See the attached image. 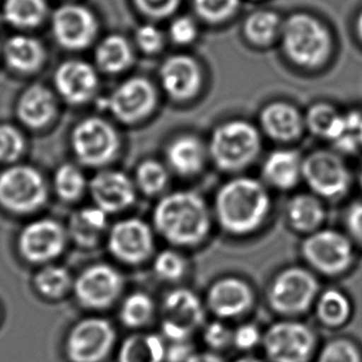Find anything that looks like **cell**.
Instances as JSON below:
<instances>
[{
    "instance_id": "obj_1",
    "label": "cell",
    "mask_w": 362,
    "mask_h": 362,
    "mask_svg": "<svg viewBox=\"0 0 362 362\" xmlns=\"http://www.w3.org/2000/svg\"><path fill=\"white\" fill-rule=\"evenodd\" d=\"M153 226L171 244L192 246L206 239L211 229V214L206 201L196 192L177 191L157 203Z\"/></svg>"
},
{
    "instance_id": "obj_2",
    "label": "cell",
    "mask_w": 362,
    "mask_h": 362,
    "mask_svg": "<svg viewBox=\"0 0 362 362\" xmlns=\"http://www.w3.org/2000/svg\"><path fill=\"white\" fill-rule=\"evenodd\" d=\"M269 206L264 185L249 177L231 180L216 193V218L223 229L235 235L256 230L269 216Z\"/></svg>"
},
{
    "instance_id": "obj_3",
    "label": "cell",
    "mask_w": 362,
    "mask_h": 362,
    "mask_svg": "<svg viewBox=\"0 0 362 362\" xmlns=\"http://www.w3.org/2000/svg\"><path fill=\"white\" fill-rule=\"evenodd\" d=\"M287 59L304 69H317L333 51V35L322 20L308 13H296L284 20L281 30Z\"/></svg>"
},
{
    "instance_id": "obj_4",
    "label": "cell",
    "mask_w": 362,
    "mask_h": 362,
    "mask_svg": "<svg viewBox=\"0 0 362 362\" xmlns=\"http://www.w3.org/2000/svg\"><path fill=\"white\" fill-rule=\"evenodd\" d=\"M261 148L257 129L244 120L221 124L213 132L209 153L223 171H241L255 161Z\"/></svg>"
},
{
    "instance_id": "obj_5",
    "label": "cell",
    "mask_w": 362,
    "mask_h": 362,
    "mask_svg": "<svg viewBox=\"0 0 362 362\" xmlns=\"http://www.w3.org/2000/svg\"><path fill=\"white\" fill-rule=\"evenodd\" d=\"M71 145L81 163L100 167L113 161L118 155L120 139L112 124L104 119L92 117L74 127Z\"/></svg>"
},
{
    "instance_id": "obj_6",
    "label": "cell",
    "mask_w": 362,
    "mask_h": 362,
    "mask_svg": "<svg viewBox=\"0 0 362 362\" xmlns=\"http://www.w3.org/2000/svg\"><path fill=\"white\" fill-rule=\"evenodd\" d=\"M46 199V182L33 167H10L0 173V204L5 209L28 214L44 206Z\"/></svg>"
},
{
    "instance_id": "obj_7",
    "label": "cell",
    "mask_w": 362,
    "mask_h": 362,
    "mask_svg": "<svg viewBox=\"0 0 362 362\" xmlns=\"http://www.w3.org/2000/svg\"><path fill=\"white\" fill-rule=\"evenodd\" d=\"M271 362H309L315 353V335L305 324L284 320L271 325L262 338Z\"/></svg>"
},
{
    "instance_id": "obj_8",
    "label": "cell",
    "mask_w": 362,
    "mask_h": 362,
    "mask_svg": "<svg viewBox=\"0 0 362 362\" xmlns=\"http://www.w3.org/2000/svg\"><path fill=\"white\" fill-rule=\"evenodd\" d=\"M204 322L201 299L189 289L178 288L166 296L162 304V333L171 341H187Z\"/></svg>"
},
{
    "instance_id": "obj_9",
    "label": "cell",
    "mask_w": 362,
    "mask_h": 362,
    "mask_svg": "<svg viewBox=\"0 0 362 362\" xmlns=\"http://www.w3.org/2000/svg\"><path fill=\"white\" fill-rule=\"evenodd\" d=\"M318 293V282L307 269L292 267L274 279L269 291L271 307L282 314L303 313Z\"/></svg>"
},
{
    "instance_id": "obj_10",
    "label": "cell",
    "mask_w": 362,
    "mask_h": 362,
    "mask_svg": "<svg viewBox=\"0 0 362 362\" xmlns=\"http://www.w3.org/2000/svg\"><path fill=\"white\" fill-rule=\"evenodd\" d=\"M51 28L59 46L71 51H81L93 44L98 35L99 23L87 6L64 4L54 10Z\"/></svg>"
},
{
    "instance_id": "obj_11",
    "label": "cell",
    "mask_w": 362,
    "mask_h": 362,
    "mask_svg": "<svg viewBox=\"0 0 362 362\" xmlns=\"http://www.w3.org/2000/svg\"><path fill=\"white\" fill-rule=\"evenodd\" d=\"M115 341L113 325L102 318L81 320L71 330L66 350L74 362H100L107 358Z\"/></svg>"
},
{
    "instance_id": "obj_12",
    "label": "cell",
    "mask_w": 362,
    "mask_h": 362,
    "mask_svg": "<svg viewBox=\"0 0 362 362\" xmlns=\"http://www.w3.org/2000/svg\"><path fill=\"white\" fill-rule=\"evenodd\" d=\"M157 93L153 84L142 77L122 82L109 97L110 113L124 124H136L147 118L156 108Z\"/></svg>"
},
{
    "instance_id": "obj_13",
    "label": "cell",
    "mask_w": 362,
    "mask_h": 362,
    "mask_svg": "<svg viewBox=\"0 0 362 362\" xmlns=\"http://www.w3.org/2000/svg\"><path fill=\"white\" fill-rule=\"evenodd\" d=\"M302 176L315 193L337 198L346 193L350 173L343 160L328 151L313 152L303 161Z\"/></svg>"
},
{
    "instance_id": "obj_14",
    "label": "cell",
    "mask_w": 362,
    "mask_h": 362,
    "mask_svg": "<svg viewBox=\"0 0 362 362\" xmlns=\"http://www.w3.org/2000/svg\"><path fill=\"white\" fill-rule=\"evenodd\" d=\"M122 279L117 269L105 264L84 269L74 282L79 303L89 309L108 308L122 292Z\"/></svg>"
},
{
    "instance_id": "obj_15",
    "label": "cell",
    "mask_w": 362,
    "mask_h": 362,
    "mask_svg": "<svg viewBox=\"0 0 362 362\" xmlns=\"http://www.w3.org/2000/svg\"><path fill=\"white\" fill-rule=\"evenodd\" d=\"M303 255L309 264L324 274H335L348 269L353 259L350 241L340 233H314L303 244Z\"/></svg>"
},
{
    "instance_id": "obj_16",
    "label": "cell",
    "mask_w": 362,
    "mask_h": 362,
    "mask_svg": "<svg viewBox=\"0 0 362 362\" xmlns=\"http://www.w3.org/2000/svg\"><path fill=\"white\" fill-rule=\"evenodd\" d=\"M108 247L125 264H141L153 250L151 228L136 218L119 221L109 231Z\"/></svg>"
},
{
    "instance_id": "obj_17",
    "label": "cell",
    "mask_w": 362,
    "mask_h": 362,
    "mask_svg": "<svg viewBox=\"0 0 362 362\" xmlns=\"http://www.w3.org/2000/svg\"><path fill=\"white\" fill-rule=\"evenodd\" d=\"M64 226L52 219H40L25 226L19 238V250L24 259L42 264L56 259L66 245Z\"/></svg>"
},
{
    "instance_id": "obj_18",
    "label": "cell",
    "mask_w": 362,
    "mask_h": 362,
    "mask_svg": "<svg viewBox=\"0 0 362 362\" xmlns=\"http://www.w3.org/2000/svg\"><path fill=\"white\" fill-rule=\"evenodd\" d=\"M54 87L69 104H84L93 98L99 87V78L93 66L81 59H69L54 72Z\"/></svg>"
},
{
    "instance_id": "obj_19",
    "label": "cell",
    "mask_w": 362,
    "mask_h": 362,
    "mask_svg": "<svg viewBox=\"0 0 362 362\" xmlns=\"http://www.w3.org/2000/svg\"><path fill=\"white\" fill-rule=\"evenodd\" d=\"M162 88L177 102L196 97L202 87V71L196 59L187 54H173L160 69Z\"/></svg>"
},
{
    "instance_id": "obj_20",
    "label": "cell",
    "mask_w": 362,
    "mask_h": 362,
    "mask_svg": "<svg viewBox=\"0 0 362 362\" xmlns=\"http://www.w3.org/2000/svg\"><path fill=\"white\" fill-rule=\"evenodd\" d=\"M94 206L108 214L125 211L135 202L134 182L122 171H100L89 183Z\"/></svg>"
},
{
    "instance_id": "obj_21",
    "label": "cell",
    "mask_w": 362,
    "mask_h": 362,
    "mask_svg": "<svg viewBox=\"0 0 362 362\" xmlns=\"http://www.w3.org/2000/svg\"><path fill=\"white\" fill-rule=\"evenodd\" d=\"M252 300L254 294L249 284L235 277L216 281L208 292V307L223 319L240 317L249 310Z\"/></svg>"
},
{
    "instance_id": "obj_22",
    "label": "cell",
    "mask_w": 362,
    "mask_h": 362,
    "mask_svg": "<svg viewBox=\"0 0 362 362\" xmlns=\"http://www.w3.org/2000/svg\"><path fill=\"white\" fill-rule=\"evenodd\" d=\"M261 127L276 141H292L302 134L303 120L298 110L286 102H274L259 115Z\"/></svg>"
},
{
    "instance_id": "obj_23",
    "label": "cell",
    "mask_w": 362,
    "mask_h": 362,
    "mask_svg": "<svg viewBox=\"0 0 362 362\" xmlns=\"http://www.w3.org/2000/svg\"><path fill=\"white\" fill-rule=\"evenodd\" d=\"M56 109V99L51 90L35 84L21 94L18 103V117L26 127L40 129L54 119Z\"/></svg>"
},
{
    "instance_id": "obj_24",
    "label": "cell",
    "mask_w": 362,
    "mask_h": 362,
    "mask_svg": "<svg viewBox=\"0 0 362 362\" xmlns=\"http://www.w3.org/2000/svg\"><path fill=\"white\" fill-rule=\"evenodd\" d=\"M166 158L168 166L180 176H194L206 163V146L198 137L182 135L168 145Z\"/></svg>"
},
{
    "instance_id": "obj_25",
    "label": "cell",
    "mask_w": 362,
    "mask_h": 362,
    "mask_svg": "<svg viewBox=\"0 0 362 362\" xmlns=\"http://www.w3.org/2000/svg\"><path fill=\"white\" fill-rule=\"evenodd\" d=\"M5 62L20 74H34L45 61V49L39 40L28 35H15L3 47Z\"/></svg>"
},
{
    "instance_id": "obj_26",
    "label": "cell",
    "mask_w": 362,
    "mask_h": 362,
    "mask_svg": "<svg viewBox=\"0 0 362 362\" xmlns=\"http://www.w3.org/2000/svg\"><path fill=\"white\" fill-rule=\"evenodd\" d=\"M302 168L303 161L297 152L279 150L266 158L262 175L271 186L279 189H291L302 177Z\"/></svg>"
},
{
    "instance_id": "obj_27",
    "label": "cell",
    "mask_w": 362,
    "mask_h": 362,
    "mask_svg": "<svg viewBox=\"0 0 362 362\" xmlns=\"http://www.w3.org/2000/svg\"><path fill=\"white\" fill-rule=\"evenodd\" d=\"M108 213L97 206L76 211L69 221V235L76 244L93 247L108 230Z\"/></svg>"
},
{
    "instance_id": "obj_28",
    "label": "cell",
    "mask_w": 362,
    "mask_h": 362,
    "mask_svg": "<svg viewBox=\"0 0 362 362\" xmlns=\"http://www.w3.org/2000/svg\"><path fill=\"white\" fill-rule=\"evenodd\" d=\"M94 59L104 74H120L129 69L134 59L132 46L122 35H109L99 42Z\"/></svg>"
},
{
    "instance_id": "obj_29",
    "label": "cell",
    "mask_w": 362,
    "mask_h": 362,
    "mask_svg": "<svg viewBox=\"0 0 362 362\" xmlns=\"http://www.w3.org/2000/svg\"><path fill=\"white\" fill-rule=\"evenodd\" d=\"M166 350V343L160 335L136 334L122 344L119 362H165Z\"/></svg>"
},
{
    "instance_id": "obj_30",
    "label": "cell",
    "mask_w": 362,
    "mask_h": 362,
    "mask_svg": "<svg viewBox=\"0 0 362 362\" xmlns=\"http://www.w3.org/2000/svg\"><path fill=\"white\" fill-rule=\"evenodd\" d=\"M49 8L46 0H5L3 16L19 29H33L42 24Z\"/></svg>"
},
{
    "instance_id": "obj_31",
    "label": "cell",
    "mask_w": 362,
    "mask_h": 362,
    "mask_svg": "<svg viewBox=\"0 0 362 362\" xmlns=\"http://www.w3.org/2000/svg\"><path fill=\"white\" fill-rule=\"evenodd\" d=\"M284 21L272 10H259L245 20L244 34L251 44L267 46L279 37Z\"/></svg>"
},
{
    "instance_id": "obj_32",
    "label": "cell",
    "mask_w": 362,
    "mask_h": 362,
    "mask_svg": "<svg viewBox=\"0 0 362 362\" xmlns=\"http://www.w3.org/2000/svg\"><path fill=\"white\" fill-rule=\"evenodd\" d=\"M287 216L294 229L312 231L323 221L324 209L315 197L298 194L289 201Z\"/></svg>"
},
{
    "instance_id": "obj_33",
    "label": "cell",
    "mask_w": 362,
    "mask_h": 362,
    "mask_svg": "<svg viewBox=\"0 0 362 362\" xmlns=\"http://www.w3.org/2000/svg\"><path fill=\"white\" fill-rule=\"evenodd\" d=\"M317 314L322 323L337 328L348 322L351 314V304L345 294L329 289L319 298Z\"/></svg>"
},
{
    "instance_id": "obj_34",
    "label": "cell",
    "mask_w": 362,
    "mask_h": 362,
    "mask_svg": "<svg viewBox=\"0 0 362 362\" xmlns=\"http://www.w3.org/2000/svg\"><path fill=\"white\" fill-rule=\"evenodd\" d=\"M307 124L315 135L334 141L343 127V115L329 104H315L307 114Z\"/></svg>"
},
{
    "instance_id": "obj_35",
    "label": "cell",
    "mask_w": 362,
    "mask_h": 362,
    "mask_svg": "<svg viewBox=\"0 0 362 362\" xmlns=\"http://www.w3.org/2000/svg\"><path fill=\"white\" fill-rule=\"evenodd\" d=\"M87 181L78 167L64 163L59 167L54 177V191L66 202L77 201L83 194Z\"/></svg>"
},
{
    "instance_id": "obj_36",
    "label": "cell",
    "mask_w": 362,
    "mask_h": 362,
    "mask_svg": "<svg viewBox=\"0 0 362 362\" xmlns=\"http://www.w3.org/2000/svg\"><path fill=\"white\" fill-rule=\"evenodd\" d=\"M153 302L146 293L135 292L127 296L120 308V319L129 328H140L151 319Z\"/></svg>"
},
{
    "instance_id": "obj_37",
    "label": "cell",
    "mask_w": 362,
    "mask_h": 362,
    "mask_svg": "<svg viewBox=\"0 0 362 362\" xmlns=\"http://www.w3.org/2000/svg\"><path fill=\"white\" fill-rule=\"evenodd\" d=\"M135 182L142 193L146 196H155L166 188L168 172L160 162L146 160L137 167Z\"/></svg>"
},
{
    "instance_id": "obj_38",
    "label": "cell",
    "mask_w": 362,
    "mask_h": 362,
    "mask_svg": "<svg viewBox=\"0 0 362 362\" xmlns=\"http://www.w3.org/2000/svg\"><path fill=\"white\" fill-rule=\"evenodd\" d=\"M35 284L49 298H59L69 291L72 279L69 271L61 266H47L36 274Z\"/></svg>"
},
{
    "instance_id": "obj_39",
    "label": "cell",
    "mask_w": 362,
    "mask_h": 362,
    "mask_svg": "<svg viewBox=\"0 0 362 362\" xmlns=\"http://www.w3.org/2000/svg\"><path fill=\"white\" fill-rule=\"evenodd\" d=\"M197 15L211 24L230 19L240 6V0H193Z\"/></svg>"
},
{
    "instance_id": "obj_40",
    "label": "cell",
    "mask_w": 362,
    "mask_h": 362,
    "mask_svg": "<svg viewBox=\"0 0 362 362\" xmlns=\"http://www.w3.org/2000/svg\"><path fill=\"white\" fill-rule=\"evenodd\" d=\"M317 362H362V354L351 340L333 339L320 349Z\"/></svg>"
},
{
    "instance_id": "obj_41",
    "label": "cell",
    "mask_w": 362,
    "mask_h": 362,
    "mask_svg": "<svg viewBox=\"0 0 362 362\" xmlns=\"http://www.w3.org/2000/svg\"><path fill=\"white\" fill-rule=\"evenodd\" d=\"M153 271L162 281H177L186 272V259L176 251L165 250L153 261Z\"/></svg>"
},
{
    "instance_id": "obj_42",
    "label": "cell",
    "mask_w": 362,
    "mask_h": 362,
    "mask_svg": "<svg viewBox=\"0 0 362 362\" xmlns=\"http://www.w3.org/2000/svg\"><path fill=\"white\" fill-rule=\"evenodd\" d=\"M24 137L16 127L0 125V161L14 162L24 151Z\"/></svg>"
},
{
    "instance_id": "obj_43",
    "label": "cell",
    "mask_w": 362,
    "mask_h": 362,
    "mask_svg": "<svg viewBox=\"0 0 362 362\" xmlns=\"http://www.w3.org/2000/svg\"><path fill=\"white\" fill-rule=\"evenodd\" d=\"M137 10L150 19L161 20L176 13L181 0H134Z\"/></svg>"
},
{
    "instance_id": "obj_44",
    "label": "cell",
    "mask_w": 362,
    "mask_h": 362,
    "mask_svg": "<svg viewBox=\"0 0 362 362\" xmlns=\"http://www.w3.org/2000/svg\"><path fill=\"white\" fill-rule=\"evenodd\" d=\"M135 41L142 52L148 54H157L163 49L165 35L156 25L144 24L137 28Z\"/></svg>"
},
{
    "instance_id": "obj_45",
    "label": "cell",
    "mask_w": 362,
    "mask_h": 362,
    "mask_svg": "<svg viewBox=\"0 0 362 362\" xmlns=\"http://www.w3.org/2000/svg\"><path fill=\"white\" fill-rule=\"evenodd\" d=\"M170 37L177 45H189L198 36V28L189 16H178L170 26Z\"/></svg>"
},
{
    "instance_id": "obj_46",
    "label": "cell",
    "mask_w": 362,
    "mask_h": 362,
    "mask_svg": "<svg viewBox=\"0 0 362 362\" xmlns=\"http://www.w3.org/2000/svg\"><path fill=\"white\" fill-rule=\"evenodd\" d=\"M204 343L211 349V351H219L233 344V332L221 322H213L206 325L203 333Z\"/></svg>"
},
{
    "instance_id": "obj_47",
    "label": "cell",
    "mask_w": 362,
    "mask_h": 362,
    "mask_svg": "<svg viewBox=\"0 0 362 362\" xmlns=\"http://www.w3.org/2000/svg\"><path fill=\"white\" fill-rule=\"evenodd\" d=\"M264 335H261L259 328L252 324H244L233 332V345L239 350L247 351L262 343Z\"/></svg>"
},
{
    "instance_id": "obj_48",
    "label": "cell",
    "mask_w": 362,
    "mask_h": 362,
    "mask_svg": "<svg viewBox=\"0 0 362 362\" xmlns=\"http://www.w3.org/2000/svg\"><path fill=\"white\" fill-rule=\"evenodd\" d=\"M194 349L187 341H171V345H167V362H188L194 355Z\"/></svg>"
},
{
    "instance_id": "obj_49",
    "label": "cell",
    "mask_w": 362,
    "mask_h": 362,
    "mask_svg": "<svg viewBox=\"0 0 362 362\" xmlns=\"http://www.w3.org/2000/svg\"><path fill=\"white\" fill-rule=\"evenodd\" d=\"M348 228L356 240L362 244V203L354 204L348 214Z\"/></svg>"
},
{
    "instance_id": "obj_50",
    "label": "cell",
    "mask_w": 362,
    "mask_h": 362,
    "mask_svg": "<svg viewBox=\"0 0 362 362\" xmlns=\"http://www.w3.org/2000/svg\"><path fill=\"white\" fill-rule=\"evenodd\" d=\"M188 362H224V360L216 351H204V353H194Z\"/></svg>"
},
{
    "instance_id": "obj_51",
    "label": "cell",
    "mask_w": 362,
    "mask_h": 362,
    "mask_svg": "<svg viewBox=\"0 0 362 362\" xmlns=\"http://www.w3.org/2000/svg\"><path fill=\"white\" fill-rule=\"evenodd\" d=\"M355 30H356V34L358 37L362 42V10L360 11V14L356 18V23H355Z\"/></svg>"
},
{
    "instance_id": "obj_52",
    "label": "cell",
    "mask_w": 362,
    "mask_h": 362,
    "mask_svg": "<svg viewBox=\"0 0 362 362\" xmlns=\"http://www.w3.org/2000/svg\"><path fill=\"white\" fill-rule=\"evenodd\" d=\"M235 362H264V361H261V360H259V358H239V360H236Z\"/></svg>"
},
{
    "instance_id": "obj_53",
    "label": "cell",
    "mask_w": 362,
    "mask_h": 362,
    "mask_svg": "<svg viewBox=\"0 0 362 362\" xmlns=\"http://www.w3.org/2000/svg\"><path fill=\"white\" fill-rule=\"evenodd\" d=\"M358 142H360V146H362V119L358 125Z\"/></svg>"
},
{
    "instance_id": "obj_54",
    "label": "cell",
    "mask_w": 362,
    "mask_h": 362,
    "mask_svg": "<svg viewBox=\"0 0 362 362\" xmlns=\"http://www.w3.org/2000/svg\"><path fill=\"white\" fill-rule=\"evenodd\" d=\"M361 180H362V175H361Z\"/></svg>"
}]
</instances>
